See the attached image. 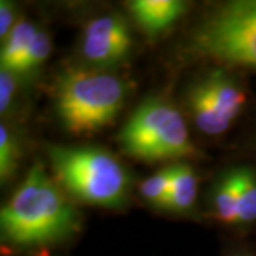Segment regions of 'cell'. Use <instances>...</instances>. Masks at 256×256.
Returning <instances> with one entry per match:
<instances>
[{
  "label": "cell",
  "instance_id": "1",
  "mask_svg": "<svg viewBox=\"0 0 256 256\" xmlns=\"http://www.w3.org/2000/svg\"><path fill=\"white\" fill-rule=\"evenodd\" d=\"M80 216L42 164H34L0 212L2 240L18 249L54 245L77 232Z\"/></svg>",
  "mask_w": 256,
  "mask_h": 256
},
{
  "label": "cell",
  "instance_id": "2",
  "mask_svg": "<svg viewBox=\"0 0 256 256\" xmlns=\"http://www.w3.org/2000/svg\"><path fill=\"white\" fill-rule=\"evenodd\" d=\"M127 97V84L97 70H68L56 86V110L64 128L88 134L108 126Z\"/></svg>",
  "mask_w": 256,
  "mask_h": 256
},
{
  "label": "cell",
  "instance_id": "3",
  "mask_svg": "<svg viewBox=\"0 0 256 256\" xmlns=\"http://www.w3.org/2000/svg\"><path fill=\"white\" fill-rule=\"evenodd\" d=\"M48 156L58 181L80 201L106 208L124 204L130 175L112 154L92 146H50Z\"/></svg>",
  "mask_w": 256,
  "mask_h": 256
},
{
  "label": "cell",
  "instance_id": "4",
  "mask_svg": "<svg viewBox=\"0 0 256 256\" xmlns=\"http://www.w3.org/2000/svg\"><path fill=\"white\" fill-rule=\"evenodd\" d=\"M118 141L128 156L144 161L195 154L182 114L162 98L144 101L122 127Z\"/></svg>",
  "mask_w": 256,
  "mask_h": 256
},
{
  "label": "cell",
  "instance_id": "5",
  "mask_svg": "<svg viewBox=\"0 0 256 256\" xmlns=\"http://www.w3.org/2000/svg\"><path fill=\"white\" fill-rule=\"evenodd\" d=\"M194 50L256 68V0L230 2L212 12L192 37Z\"/></svg>",
  "mask_w": 256,
  "mask_h": 256
},
{
  "label": "cell",
  "instance_id": "6",
  "mask_svg": "<svg viewBox=\"0 0 256 256\" xmlns=\"http://www.w3.org/2000/svg\"><path fill=\"white\" fill-rule=\"evenodd\" d=\"M186 101L196 128L206 136H220L242 112L246 94L232 74L216 68L192 84Z\"/></svg>",
  "mask_w": 256,
  "mask_h": 256
},
{
  "label": "cell",
  "instance_id": "7",
  "mask_svg": "<svg viewBox=\"0 0 256 256\" xmlns=\"http://www.w3.org/2000/svg\"><path fill=\"white\" fill-rule=\"evenodd\" d=\"M131 43L127 23L120 16L106 14L92 18L84 28L80 52L86 62L107 68L127 58Z\"/></svg>",
  "mask_w": 256,
  "mask_h": 256
},
{
  "label": "cell",
  "instance_id": "8",
  "mask_svg": "<svg viewBox=\"0 0 256 256\" xmlns=\"http://www.w3.org/2000/svg\"><path fill=\"white\" fill-rule=\"evenodd\" d=\"M130 9L140 28L154 37L180 18L185 3L178 0H136L130 4Z\"/></svg>",
  "mask_w": 256,
  "mask_h": 256
},
{
  "label": "cell",
  "instance_id": "9",
  "mask_svg": "<svg viewBox=\"0 0 256 256\" xmlns=\"http://www.w3.org/2000/svg\"><path fill=\"white\" fill-rule=\"evenodd\" d=\"M37 30L38 28L36 24L28 20H22L16 23L9 37L3 42L0 54V63L3 70H8L14 76H20L28 47Z\"/></svg>",
  "mask_w": 256,
  "mask_h": 256
},
{
  "label": "cell",
  "instance_id": "10",
  "mask_svg": "<svg viewBox=\"0 0 256 256\" xmlns=\"http://www.w3.org/2000/svg\"><path fill=\"white\" fill-rule=\"evenodd\" d=\"M238 175L236 168H234L222 175L220 181L215 184L210 196V206L220 222L228 225H238Z\"/></svg>",
  "mask_w": 256,
  "mask_h": 256
},
{
  "label": "cell",
  "instance_id": "11",
  "mask_svg": "<svg viewBox=\"0 0 256 256\" xmlns=\"http://www.w3.org/2000/svg\"><path fill=\"white\" fill-rule=\"evenodd\" d=\"M196 194H198V180L195 171L188 164L172 165L168 210H174L180 214L190 212L196 201Z\"/></svg>",
  "mask_w": 256,
  "mask_h": 256
},
{
  "label": "cell",
  "instance_id": "12",
  "mask_svg": "<svg viewBox=\"0 0 256 256\" xmlns=\"http://www.w3.org/2000/svg\"><path fill=\"white\" fill-rule=\"evenodd\" d=\"M238 175V225L256 222V171L250 166L236 168Z\"/></svg>",
  "mask_w": 256,
  "mask_h": 256
},
{
  "label": "cell",
  "instance_id": "13",
  "mask_svg": "<svg viewBox=\"0 0 256 256\" xmlns=\"http://www.w3.org/2000/svg\"><path fill=\"white\" fill-rule=\"evenodd\" d=\"M170 191H171V166L160 170L158 172L146 178L140 186L142 198L156 210L170 208Z\"/></svg>",
  "mask_w": 256,
  "mask_h": 256
},
{
  "label": "cell",
  "instance_id": "14",
  "mask_svg": "<svg viewBox=\"0 0 256 256\" xmlns=\"http://www.w3.org/2000/svg\"><path fill=\"white\" fill-rule=\"evenodd\" d=\"M50 53H52L50 36L44 30L38 28L34 37H33V40H32V43H30L28 56L24 58L20 76H28V74L34 73L37 68L46 62Z\"/></svg>",
  "mask_w": 256,
  "mask_h": 256
},
{
  "label": "cell",
  "instance_id": "15",
  "mask_svg": "<svg viewBox=\"0 0 256 256\" xmlns=\"http://www.w3.org/2000/svg\"><path fill=\"white\" fill-rule=\"evenodd\" d=\"M18 144L10 130L4 124L0 126V180L8 181L13 175L18 162Z\"/></svg>",
  "mask_w": 256,
  "mask_h": 256
},
{
  "label": "cell",
  "instance_id": "16",
  "mask_svg": "<svg viewBox=\"0 0 256 256\" xmlns=\"http://www.w3.org/2000/svg\"><path fill=\"white\" fill-rule=\"evenodd\" d=\"M16 92V78L14 74L8 70H0V112L4 114L10 108V104Z\"/></svg>",
  "mask_w": 256,
  "mask_h": 256
},
{
  "label": "cell",
  "instance_id": "17",
  "mask_svg": "<svg viewBox=\"0 0 256 256\" xmlns=\"http://www.w3.org/2000/svg\"><path fill=\"white\" fill-rule=\"evenodd\" d=\"M14 23V12L9 2H0V38L4 42L12 33Z\"/></svg>",
  "mask_w": 256,
  "mask_h": 256
},
{
  "label": "cell",
  "instance_id": "18",
  "mask_svg": "<svg viewBox=\"0 0 256 256\" xmlns=\"http://www.w3.org/2000/svg\"><path fill=\"white\" fill-rule=\"evenodd\" d=\"M229 256H252V252L249 250H245V249H239V250H235L232 252Z\"/></svg>",
  "mask_w": 256,
  "mask_h": 256
}]
</instances>
